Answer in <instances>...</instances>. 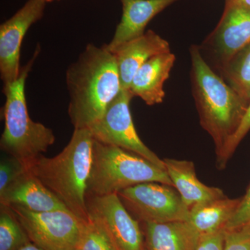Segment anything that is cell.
Returning a JSON list of instances; mask_svg holds the SVG:
<instances>
[{
  "label": "cell",
  "mask_w": 250,
  "mask_h": 250,
  "mask_svg": "<svg viewBox=\"0 0 250 250\" xmlns=\"http://www.w3.org/2000/svg\"><path fill=\"white\" fill-rule=\"evenodd\" d=\"M133 98L129 90H122L103 116L88 129L95 141L134 152L166 169L164 160L145 145L136 131L130 110Z\"/></svg>",
  "instance_id": "7"
},
{
  "label": "cell",
  "mask_w": 250,
  "mask_h": 250,
  "mask_svg": "<svg viewBox=\"0 0 250 250\" xmlns=\"http://www.w3.org/2000/svg\"><path fill=\"white\" fill-rule=\"evenodd\" d=\"M176 57L172 52L159 54L148 60L135 74L129 87L133 97L142 99L149 106L163 103L166 81L170 77Z\"/></svg>",
  "instance_id": "15"
},
{
  "label": "cell",
  "mask_w": 250,
  "mask_h": 250,
  "mask_svg": "<svg viewBox=\"0 0 250 250\" xmlns=\"http://www.w3.org/2000/svg\"><path fill=\"white\" fill-rule=\"evenodd\" d=\"M170 52L169 42L152 30L113 49L111 52L116 59L122 89H129L133 77L145 62L159 54Z\"/></svg>",
  "instance_id": "12"
},
{
  "label": "cell",
  "mask_w": 250,
  "mask_h": 250,
  "mask_svg": "<svg viewBox=\"0 0 250 250\" xmlns=\"http://www.w3.org/2000/svg\"><path fill=\"white\" fill-rule=\"evenodd\" d=\"M226 4L236 5L250 9V0H226Z\"/></svg>",
  "instance_id": "27"
},
{
  "label": "cell",
  "mask_w": 250,
  "mask_h": 250,
  "mask_svg": "<svg viewBox=\"0 0 250 250\" xmlns=\"http://www.w3.org/2000/svg\"><path fill=\"white\" fill-rule=\"evenodd\" d=\"M79 250H118L103 227L94 220L85 222Z\"/></svg>",
  "instance_id": "21"
},
{
  "label": "cell",
  "mask_w": 250,
  "mask_h": 250,
  "mask_svg": "<svg viewBox=\"0 0 250 250\" xmlns=\"http://www.w3.org/2000/svg\"><path fill=\"white\" fill-rule=\"evenodd\" d=\"M179 0H121L123 15L109 43L113 51L126 41L143 35L149 22L156 15Z\"/></svg>",
  "instance_id": "14"
},
{
  "label": "cell",
  "mask_w": 250,
  "mask_h": 250,
  "mask_svg": "<svg viewBox=\"0 0 250 250\" xmlns=\"http://www.w3.org/2000/svg\"><path fill=\"white\" fill-rule=\"evenodd\" d=\"M146 182H157L173 187L166 169L134 152L94 139L87 197L118 194Z\"/></svg>",
  "instance_id": "5"
},
{
  "label": "cell",
  "mask_w": 250,
  "mask_h": 250,
  "mask_svg": "<svg viewBox=\"0 0 250 250\" xmlns=\"http://www.w3.org/2000/svg\"><path fill=\"white\" fill-rule=\"evenodd\" d=\"M67 113L75 129H88L122 91L114 54L106 44H88L65 75Z\"/></svg>",
  "instance_id": "1"
},
{
  "label": "cell",
  "mask_w": 250,
  "mask_h": 250,
  "mask_svg": "<svg viewBox=\"0 0 250 250\" xmlns=\"http://www.w3.org/2000/svg\"><path fill=\"white\" fill-rule=\"evenodd\" d=\"M88 216L98 222L118 250H147L139 222L118 193L86 198Z\"/></svg>",
  "instance_id": "9"
},
{
  "label": "cell",
  "mask_w": 250,
  "mask_h": 250,
  "mask_svg": "<svg viewBox=\"0 0 250 250\" xmlns=\"http://www.w3.org/2000/svg\"><path fill=\"white\" fill-rule=\"evenodd\" d=\"M1 205L18 206L36 213L68 209L29 170L0 193Z\"/></svg>",
  "instance_id": "13"
},
{
  "label": "cell",
  "mask_w": 250,
  "mask_h": 250,
  "mask_svg": "<svg viewBox=\"0 0 250 250\" xmlns=\"http://www.w3.org/2000/svg\"><path fill=\"white\" fill-rule=\"evenodd\" d=\"M250 224V186L246 195L241 199L236 213L225 229H233Z\"/></svg>",
  "instance_id": "25"
},
{
  "label": "cell",
  "mask_w": 250,
  "mask_h": 250,
  "mask_svg": "<svg viewBox=\"0 0 250 250\" xmlns=\"http://www.w3.org/2000/svg\"><path fill=\"white\" fill-rule=\"evenodd\" d=\"M220 71L225 82L250 103V43L235 54L220 67Z\"/></svg>",
  "instance_id": "19"
},
{
  "label": "cell",
  "mask_w": 250,
  "mask_h": 250,
  "mask_svg": "<svg viewBox=\"0 0 250 250\" xmlns=\"http://www.w3.org/2000/svg\"><path fill=\"white\" fill-rule=\"evenodd\" d=\"M43 250L42 248H41L40 247L36 246V244L33 243L32 242H30V243H28V244L26 245L24 247H22L21 250Z\"/></svg>",
  "instance_id": "28"
},
{
  "label": "cell",
  "mask_w": 250,
  "mask_h": 250,
  "mask_svg": "<svg viewBox=\"0 0 250 250\" xmlns=\"http://www.w3.org/2000/svg\"><path fill=\"white\" fill-rule=\"evenodd\" d=\"M46 3L50 2V1H54V0H44Z\"/></svg>",
  "instance_id": "29"
},
{
  "label": "cell",
  "mask_w": 250,
  "mask_h": 250,
  "mask_svg": "<svg viewBox=\"0 0 250 250\" xmlns=\"http://www.w3.org/2000/svg\"><path fill=\"white\" fill-rule=\"evenodd\" d=\"M225 228L200 237L196 250H223Z\"/></svg>",
  "instance_id": "26"
},
{
  "label": "cell",
  "mask_w": 250,
  "mask_h": 250,
  "mask_svg": "<svg viewBox=\"0 0 250 250\" xmlns=\"http://www.w3.org/2000/svg\"><path fill=\"white\" fill-rule=\"evenodd\" d=\"M190 54L192 95L200 124L211 136L218 155L239 127L249 103L215 72L200 47L192 45Z\"/></svg>",
  "instance_id": "2"
},
{
  "label": "cell",
  "mask_w": 250,
  "mask_h": 250,
  "mask_svg": "<svg viewBox=\"0 0 250 250\" xmlns=\"http://www.w3.org/2000/svg\"><path fill=\"white\" fill-rule=\"evenodd\" d=\"M171 187L157 182H146L125 189L118 195L129 213L142 223L187 221L190 208L179 192Z\"/></svg>",
  "instance_id": "8"
},
{
  "label": "cell",
  "mask_w": 250,
  "mask_h": 250,
  "mask_svg": "<svg viewBox=\"0 0 250 250\" xmlns=\"http://www.w3.org/2000/svg\"><path fill=\"white\" fill-rule=\"evenodd\" d=\"M250 130V100L249 104H248V109H247L246 114L243 117V120L239 127L238 128L236 133L233 134L231 139L228 141L226 146L223 148L221 152L217 155V165L220 169H223L226 166L228 161L233 152H235L237 147L240 143L243 141L245 136L248 134Z\"/></svg>",
  "instance_id": "23"
},
{
  "label": "cell",
  "mask_w": 250,
  "mask_h": 250,
  "mask_svg": "<svg viewBox=\"0 0 250 250\" xmlns=\"http://www.w3.org/2000/svg\"><path fill=\"white\" fill-rule=\"evenodd\" d=\"M40 51L38 46L32 58L22 66L17 80L2 89L6 101L2 110L4 129L0 147L3 152L18 158L27 166L47 152L56 140L53 131L33 121L28 112L26 80Z\"/></svg>",
  "instance_id": "4"
},
{
  "label": "cell",
  "mask_w": 250,
  "mask_h": 250,
  "mask_svg": "<svg viewBox=\"0 0 250 250\" xmlns=\"http://www.w3.org/2000/svg\"></svg>",
  "instance_id": "30"
},
{
  "label": "cell",
  "mask_w": 250,
  "mask_h": 250,
  "mask_svg": "<svg viewBox=\"0 0 250 250\" xmlns=\"http://www.w3.org/2000/svg\"><path fill=\"white\" fill-rule=\"evenodd\" d=\"M4 154L6 155L1 156L0 161V193L28 170L27 165L22 161Z\"/></svg>",
  "instance_id": "22"
},
{
  "label": "cell",
  "mask_w": 250,
  "mask_h": 250,
  "mask_svg": "<svg viewBox=\"0 0 250 250\" xmlns=\"http://www.w3.org/2000/svg\"><path fill=\"white\" fill-rule=\"evenodd\" d=\"M93 144L89 129H75L70 142L58 155H41L27 165L31 173L84 221L89 219L86 198Z\"/></svg>",
  "instance_id": "3"
},
{
  "label": "cell",
  "mask_w": 250,
  "mask_h": 250,
  "mask_svg": "<svg viewBox=\"0 0 250 250\" xmlns=\"http://www.w3.org/2000/svg\"><path fill=\"white\" fill-rule=\"evenodd\" d=\"M31 241L11 207L0 208V250H19Z\"/></svg>",
  "instance_id": "20"
},
{
  "label": "cell",
  "mask_w": 250,
  "mask_h": 250,
  "mask_svg": "<svg viewBox=\"0 0 250 250\" xmlns=\"http://www.w3.org/2000/svg\"><path fill=\"white\" fill-rule=\"evenodd\" d=\"M241 199L225 196L213 201L192 207L187 222L200 236L215 232L226 228L236 213Z\"/></svg>",
  "instance_id": "18"
},
{
  "label": "cell",
  "mask_w": 250,
  "mask_h": 250,
  "mask_svg": "<svg viewBox=\"0 0 250 250\" xmlns=\"http://www.w3.org/2000/svg\"><path fill=\"white\" fill-rule=\"evenodd\" d=\"M10 207L36 246L43 250H78L86 221L71 210L36 213L18 206Z\"/></svg>",
  "instance_id": "6"
},
{
  "label": "cell",
  "mask_w": 250,
  "mask_h": 250,
  "mask_svg": "<svg viewBox=\"0 0 250 250\" xmlns=\"http://www.w3.org/2000/svg\"><path fill=\"white\" fill-rule=\"evenodd\" d=\"M44 0H28L0 26V77L3 86L15 82L21 74V50L22 41L33 24L43 16Z\"/></svg>",
  "instance_id": "10"
},
{
  "label": "cell",
  "mask_w": 250,
  "mask_h": 250,
  "mask_svg": "<svg viewBox=\"0 0 250 250\" xmlns=\"http://www.w3.org/2000/svg\"><path fill=\"white\" fill-rule=\"evenodd\" d=\"M249 43L250 9L226 4L220 22L203 45L210 51L220 68Z\"/></svg>",
  "instance_id": "11"
},
{
  "label": "cell",
  "mask_w": 250,
  "mask_h": 250,
  "mask_svg": "<svg viewBox=\"0 0 250 250\" xmlns=\"http://www.w3.org/2000/svg\"><path fill=\"white\" fill-rule=\"evenodd\" d=\"M143 223L147 250H196L201 237L187 221Z\"/></svg>",
  "instance_id": "17"
},
{
  "label": "cell",
  "mask_w": 250,
  "mask_h": 250,
  "mask_svg": "<svg viewBox=\"0 0 250 250\" xmlns=\"http://www.w3.org/2000/svg\"><path fill=\"white\" fill-rule=\"evenodd\" d=\"M223 250H250V224L225 229Z\"/></svg>",
  "instance_id": "24"
},
{
  "label": "cell",
  "mask_w": 250,
  "mask_h": 250,
  "mask_svg": "<svg viewBox=\"0 0 250 250\" xmlns=\"http://www.w3.org/2000/svg\"><path fill=\"white\" fill-rule=\"evenodd\" d=\"M164 162L173 187L190 209L225 196L221 189L208 187L199 180L192 161L165 159Z\"/></svg>",
  "instance_id": "16"
}]
</instances>
